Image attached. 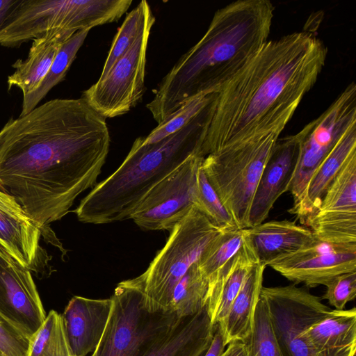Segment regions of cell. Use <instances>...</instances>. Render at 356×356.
I'll return each instance as SVG.
<instances>
[{"label":"cell","instance_id":"10","mask_svg":"<svg viewBox=\"0 0 356 356\" xmlns=\"http://www.w3.org/2000/svg\"><path fill=\"white\" fill-rule=\"evenodd\" d=\"M154 24L140 32L104 77L83 92L81 97L104 118L126 114L141 100L145 90L147 49Z\"/></svg>","mask_w":356,"mask_h":356},{"label":"cell","instance_id":"6","mask_svg":"<svg viewBox=\"0 0 356 356\" xmlns=\"http://www.w3.org/2000/svg\"><path fill=\"white\" fill-rule=\"evenodd\" d=\"M278 136L224 147L204 158L201 167L239 229L248 228L252 198Z\"/></svg>","mask_w":356,"mask_h":356},{"label":"cell","instance_id":"15","mask_svg":"<svg viewBox=\"0 0 356 356\" xmlns=\"http://www.w3.org/2000/svg\"><path fill=\"white\" fill-rule=\"evenodd\" d=\"M43 230L10 195L0 190V245L21 265L40 273L44 253L40 245Z\"/></svg>","mask_w":356,"mask_h":356},{"label":"cell","instance_id":"28","mask_svg":"<svg viewBox=\"0 0 356 356\" xmlns=\"http://www.w3.org/2000/svg\"><path fill=\"white\" fill-rule=\"evenodd\" d=\"M245 237V229L222 230L207 245L197 264L209 284L219 270L239 251Z\"/></svg>","mask_w":356,"mask_h":356},{"label":"cell","instance_id":"22","mask_svg":"<svg viewBox=\"0 0 356 356\" xmlns=\"http://www.w3.org/2000/svg\"><path fill=\"white\" fill-rule=\"evenodd\" d=\"M71 36L60 32H50L33 40L28 57L17 60L15 72L8 77V89L19 88L23 97L35 91L48 72L61 44Z\"/></svg>","mask_w":356,"mask_h":356},{"label":"cell","instance_id":"24","mask_svg":"<svg viewBox=\"0 0 356 356\" xmlns=\"http://www.w3.org/2000/svg\"><path fill=\"white\" fill-rule=\"evenodd\" d=\"M355 154L356 124L352 126L342 136L314 172L307 193L309 219L320 206L324 194L337 174L350 157Z\"/></svg>","mask_w":356,"mask_h":356},{"label":"cell","instance_id":"7","mask_svg":"<svg viewBox=\"0 0 356 356\" xmlns=\"http://www.w3.org/2000/svg\"><path fill=\"white\" fill-rule=\"evenodd\" d=\"M111 299L104 331L91 356H145L179 318L171 312H149L138 277L119 283Z\"/></svg>","mask_w":356,"mask_h":356},{"label":"cell","instance_id":"17","mask_svg":"<svg viewBox=\"0 0 356 356\" xmlns=\"http://www.w3.org/2000/svg\"><path fill=\"white\" fill-rule=\"evenodd\" d=\"M111 299L74 296L62 314L72 355L86 356L96 349L104 331Z\"/></svg>","mask_w":356,"mask_h":356},{"label":"cell","instance_id":"16","mask_svg":"<svg viewBox=\"0 0 356 356\" xmlns=\"http://www.w3.org/2000/svg\"><path fill=\"white\" fill-rule=\"evenodd\" d=\"M298 149L297 134L277 139L254 191L250 209L248 228L264 222L277 200L288 192Z\"/></svg>","mask_w":356,"mask_h":356},{"label":"cell","instance_id":"5","mask_svg":"<svg viewBox=\"0 0 356 356\" xmlns=\"http://www.w3.org/2000/svg\"><path fill=\"white\" fill-rule=\"evenodd\" d=\"M222 230L197 207L172 228L164 247L137 277L143 289L145 307L149 312H170L175 286Z\"/></svg>","mask_w":356,"mask_h":356},{"label":"cell","instance_id":"20","mask_svg":"<svg viewBox=\"0 0 356 356\" xmlns=\"http://www.w3.org/2000/svg\"><path fill=\"white\" fill-rule=\"evenodd\" d=\"M304 334L316 356H355L356 309H331Z\"/></svg>","mask_w":356,"mask_h":356},{"label":"cell","instance_id":"30","mask_svg":"<svg viewBox=\"0 0 356 356\" xmlns=\"http://www.w3.org/2000/svg\"><path fill=\"white\" fill-rule=\"evenodd\" d=\"M243 342L247 346L248 356H282L267 304L261 296L255 309L251 332Z\"/></svg>","mask_w":356,"mask_h":356},{"label":"cell","instance_id":"25","mask_svg":"<svg viewBox=\"0 0 356 356\" xmlns=\"http://www.w3.org/2000/svg\"><path fill=\"white\" fill-rule=\"evenodd\" d=\"M89 31V29L79 31L61 44L39 87L33 92L23 97L19 116H23L35 108L47 93L63 80Z\"/></svg>","mask_w":356,"mask_h":356},{"label":"cell","instance_id":"31","mask_svg":"<svg viewBox=\"0 0 356 356\" xmlns=\"http://www.w3.org/2000/svg\"><path fill=\"white\" fill-rule=\"evenodd\" d=\"M216 93L198 95L179 108L165 121L159 124L147 136L136 138L143 145L158 143L178 131L204 110Z\"/></svg>","mask_w":356,"mask_h":356},{"label":"cell","instance_id":"29","mask_svg":"<svg viewBox=\"0 0 356 356\" xmlns=\"http://www.w3.org/2000/svg\"><path fill=\"white\" fill-rule=\"evenodd\" d=\"M62 314L51 310L32 337L27 356H71Z\"/></svg>","mask_w":356,"mask_h":356},{"label":"cell","instance_id":"23","mask_svg":"<svg viewBox=\"0 0 356 356\" xmlns=\"http://www.w3.org/2000/svg\"><path fill=\"white\" fill-rule=\"evenodd\" d=\"M266 266L258 263L250 270L232 302L229 312L220 325L224 343L244 341L250 335L255 312L263 287Z\"/></svg>","mask_w":356,"mask_h":356},{"label":"cell","instance_id":"4","mask_svg":"<svg viewBox=\"0 0 356 356\" xmlns=\"http://www.w3.org/2000/svg\"><path fill=\"white\" fill-rule=\"evenodd\" d=\"M209 105L180 130L158 143L143 145L136 139L118 169L80 202L74 211L78 220L102 225L131 219L158 182L191 156L202 157Z\"/></svg>","mask_w":356,"mask_h":356},{"label":"cell","instance_id":"18","mask_svg":"<svg viewBox=\"0 0 356 356\" xmlns=\"http://www.w3.org/2000/svg\"><path fill=\"white\" fill-rule=\"evenodd\" d=\"M213 332L206 305L194 315L179 318L145 356H204Z\"/></svg>","mask_w":356,"mask_h":356},{"label":"cell","instance_id":"3","mask_svg":"<svg viewBox=\"0 0 356 356\" xmlns=\"http://www.w3.org/2000/svg\"><path fill=\"white\" fill-rule=\"evenodd\" d=\"M274 10L268 0H238L218 9L146 105L158 124L190 99L217 93L251 61L268 41Z\"/></svg>","mask_w":356,"mask_h":356},{"label":"cell","instance_id":"11","mask_svg":"<svg viewBox=\"0 0 356 356\" xmlns=\"http://www.w3.org/2000/svg\"><path fill=\"white\" fill-rule=\"evenodd\" d=\"M273 329L282 356H316L304 331L332 309L321 298L295 284L263 286Z\"/></svg>","mask_w":356,"mask_h":356},{"label":"cell","instance_id":"36","mask_svg":"<svg viewBox=\"0 0 356 356\" xmlns=\"http://www.w3.org/2000/svg\"><path fill=\"white\" fill-rule=\"evenodd\" d=\"M21 0H0V31Z\"/></svg>","mask_w":356,"mask_h":356},{"label":"cell","instance_id":"33","mask_svg":"<svg viewBox=\"0 0 356 356\" xmlns=\"http://www.w3.org/2000/svg\"><path fill=\"white\" fill-rule=\"evenodd\" d=\"M322 299L328 301L337 310L344 309L346 305L356 296V271L339 275L326 286Z\"/></svg>","mask_w":356,"mask_h":356},{"label":"cell","instance_id":"9","mask_svg":"<svg viewBox=\"0 0 356 356\" xmlns=\"http://www.w3.org/2000/svg\"><path fill=\"white\" fill-rule=\"evenodd\" d=\"M204 158L192 155L158 182L131 219L146 230H169L194 208L200 209L198 172Z\"/></svg>","mask_w":356,"mask_h":356},{"label":"cell","instance_id":"26","mask_svg":"<svg viewBox=\"0 0 356 356\" xmlns=\"http://www.w3.org/2000/svg\"><path fill=\"white\" fill-rule=\"evenodd\" d=\"M209 288V280L194 264L175 286L170 312L178 318L195 314L207 305Z\"/></svg>","mask_w":356,"mask_h":356},{"label":"cell","instance_id":"14","mask_svg":"<svg viewBox=\"0 0 356 356\" xmlns=\"http://www.w3.org/2000/svg\"><path fill=\"white\" fill-rule=\"evenodd\" d=\"M0 314L30 339L47 316L31 271L1 245Z\"/></svg>","mask_w":356,"mask_h":356},{"label":"cell","instance_id":"2","mask_svg":"<svg viewBox=\"0 0 356 356\" xmlns=\"http://www.w3.org/2000/svg\"><path fill=\"white\" fill-rule=\"evenodd\" d=\"M327 49L312 31L268 40L216 94L200 154L280 136L321 72Z\"/></svg>","mask_w":356,"mask_h":356},{"label":"cell","instance_id":"35","mask_svg":"<svg viewBox=\"0 0 356 356\" xmlns=\"http://www.w3.org/2000/svg\"><path fill=\"white\" fill-rule=\"evenodd\" d=\"M222 331L219 323L214 325L211 343L204 356H220L225 349Z\"/></svg>","mask_w":356,"mask_h":356},{"label":"cell","instance_id":"27","mask_svg":"<svg viewBox=\"0 0 356 356\" xmlns=\"http://www.w3.org/2000/svg\"><path fill=\"white\" fill-rule=\"evenodd\" d=\"M155 17L147 1H141L125 17L115 34L99 78L104 77L114 64L129 50L140 32Z\"/></svg>","mask_w":356,"mask_h":356},{"label":"cell","instance_id":"37","mask_svg":"<svg viewBox=\"0 0 356 356\" xmlns=\"http://www.w3.org/2000/svg\"><path fill=\"white\" fill-rule=\"evenodd\" d=\"M220 356H248V348L242 341H234L229 344Z\"/></svg>","mask_w":356,"mask_h":356},{"label":"cell","instance_id":"13","mask_svg":"<svg viewBox=\"0 0 356 356\" xmlns=\"http://www.w3.org/2000/svg\"><path fill=\"white\" fill-rule=\"evenodd\" d=\"M266 266L295 285L326 286L339 275L356 271V244H330L316 238L307 245L272 260Z\"/></svg>","mask_w":356,"mask_h":356},{"label":"cell","instance_id":"21","mask_svg":"<svg viewBox=\"0 0 356 356\" xmlns=\"http://www.w3.org/2000/svg\"><path fill=\"white\" fill-rule=\"evenodd\" d=\"M245 229L259 262L266 266L316 240L309 227L289 220L263 222Z\"/></svg>","mask_w":356,"mask_h":356},{"label":"cell","instance_id":"12","mask_svg":"<svg viewBox=\"0 0 356 356\" xmlns=\"http://www.w3.org/2000/svg\"><path fill=\"white\" fill-rule=\"evenodd\" d=\"M305 226L321 242L356 244V154L337 174Z\"/></svg>","mask_w":356,"mask_h":356},{"label":"cell","instance_id":"32","mask_svg":"<svg viewBox=\"0 0 356 356\" xmlns=\"http://www.w3.org/2000/svg\"><path fill=\"white\" fill-rule=\"evenodd\" d=\"M200 209L223 230L238 228L208 181L200 165L198 172Z\"/></svg>","mask_w":356,"mask_h":356},{"label":"cell","instance_id":"8","mask_svg":"<svg viewBox=\"0 0 356 356\" xmlns=\"http://www.w3.org/2000/svg\"><path fill=\"white\" fill-rule=\"evenodd\" d=\"M356 124V85L350 83L317 118L297 133L298 154L288 192L293 197L289 209L302 225L309 217L307 188L317 168L342 136Z\"/></svg>","mask_w":356,"mask_h":356},{"label":"cell","instance_id":"34","mask_svg":"<svg viewBox=\"0 0 356 356\" xmlns=\"http://www.w3.org/2000/svg\"><path fill=\"white\" fill-rule=\"evenodd\" d=\"M31 339L0 314V356H27Z\"/></svg>","mask_w":356,"mask_h":356},{"label":"cell","instance_id":"38","mask_svg":"<svg viewBox=\"0 0 356 356\" xmlns=\"http://www.w3.org/2000/svg\"><path fill=\"white\" fill-rule=\"evenodd\" d=\"M71 356H73V355H71Z\"/></svg>","mask_w":356,"mask_h":356},{"label":"cell","instance_id":"19","mask_svg":"<svg viewBox=\"0 0 356 356\" xmlns=\"http://www.w3.org/2000/svg\"><path fill=\"white\" fill-rule=\"evenodd\" d=\"M258 263L245 229L242 247L219 270L209 284L207 307L213 325L225 320L246 276Z\"/></svg>","mask_w":356,"mask_h":356},{"label":"cell","instance_id":"1","mask_svg":"<svg viewBox=\"0 0 356 356\" xmlns=\"http://www.w3.org/2000/svg\"><path fill=\"white\" fill-rule=\"evenodd\" d=\"M110 142L106 118L83 97L48 101L0 130V190L50 233L95 185Z\"/></svg>","mask_w":356,"mask_h":356}]
</instances>
